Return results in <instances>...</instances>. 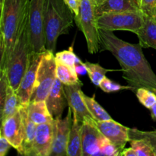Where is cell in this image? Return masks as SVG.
Instances as JSON below:
<instances>
[{
    "instance_id": "6da1fadb",
    "label": "cell",
    "mask_w": 156,
    "mask_h": 156,
    "mask_svg": "<svg viewBox=\"0 0 156 156\" xmlns=\"http://www.w3.org/2000/svg\"><path fill=\"white\" fill-rule=\"evenodd\" d=\"M101 50H108L117 59L123 78L133 91L140 88L156 89V75L140 44H130L117 37L114 31L99 29Z\"/></svg>"
},
{
    "instance_id": "7a4b0ae2",
    "label": "cell",
    "mask_w": 156,
    "mask_h": 156,
    "mask_svg": "<svg viewBox=\"0 0 156 156\" xmlns=\"http://www.w3.org/2000/svg\"><path fill=\"white\" fill-rule=\"evenodd\" d=\"M30 0H1L0 16V71L8 61L21 27L28 15Z\"/></svg>"
},
{
    "instance_id": "3957f363",
    "label": "cell",
    "mask_w": 156,
    "mask_h": 156,
    "mask_svg": "<svg viewBox=\"0 0 156 156\" xmlns=\"http://www.w3.org/2000/svg\"><path fill=\"white\" fill-rule=\"evenodd\" d=\"M74 22V14L64 0H47L44 15L46 50L55 53L59 37L68 34Z\"/></svg>"
},
{
    "instance_id": "277c9868",
    "label": "cell",
    "mask_w": 156,
    "mask_h": 156,
    "mask_svg": "<svg viewBox=\"0 0 156 156\" xmlns=\"http://www.w3.org/2000/svg\"><path fill=\"white\" fill-rule=\"evenodd\" d=\"M32 52L27 15L15 41L5 69L9 84L16 91L25 73L29 56Z\"/></svg>"
},
{
    "instance_id": "5b68a950",
    "label": "cell",
    "mask_w": 156,
    "mask_h": 156,
    "mask_svg": "<svg viewBox=\"0 0 156 156\" xmlns=\"http://www.w3.org/2000/svg\"><path fill=\"white\" fill-rule=\"evenodd\" d=\"M94 0H81L79 15L74 16L75 22L82 32L87 43L88 53H98L101 50L98 16Z\"/></svg>"
},
{
    "instance_id": "8992f818",
    "label": "cell",
    "mask_w": 156,
    "mask_h": 156,
    "mask_svg": "<svg viewBox=\"0 0 156 156\" xmlns=\"http://www.w3.org/2000/svg\"><path fill=\"white\" fill-rule=\"evenodd\" d=\"M56 79V62L55 53L46 50L38 68L36 81L30 102L45 101Z\"/></svg>"
},
{
    "instance_id": "52a82bcc",
    "label": "cell",
    "mask_w": 156,
    "mask_h": 156,
    "mask_svg": "<svg viewBox=\"0 0 156 156\" xmlns=\"http://www.w3.org/2000/svg\"><path fill=\"white\" fill-rule=\"evenodd\" d=\"M97 21L99 29L127 30L136 34L144 24L145 15L141 11L106 13L98 17Z\"/></svg>"
},
{
    "instance_id": "ba28073f",
    "label": "cell",
    "mask_w": 156,
    "mask_h": 156,
    "mask_svg": "<svg viewBox=\"0 0 156 156\" xmlns=\"http://www.w3.org/2000/svg\"><path fill=\"white\" fill-rule=\"evenodd\" d=\"M47 0H30L28 10L29 29L33 53L45 51L44 15Z\"/></svg>"
},
{
    "instance_id": "9c48e42d",
    "label": "cell",
    "mask_w": 156,
    "mask_h": 156,
    "mask_svg": "<svg viewBox=\"0 0 156 156\" xmlns=\"http://www.w3.org/2000/svg\"><path fill=\"white\" fill-rule=\"evenodd\" d=\"M44 52L38 53L32 52L29 56L27 69L16 91L22 106H27L29 105Z\"/></svg>"
},
{
    "instance_id": "30bf717a",
    "label": "cell",
    "mask_w": 156,
    "mask_h": 156,
    "mask_svg": "<svg viewBox=\"0 0 156 156\" xmlns=\"http://www.w3.org/2000/svg\"><path fill=\"white\" fill-rule=\"evenodd\" d=\"M73 122V113L69 107L65 118H55L54 138L50 156H67V146Z\"/></svg>"
},
{
    "instance_id": "8fae6325",
    "label": "cell",
    "mask_w": 156,
    "mask_h": 156,
    "mask_svg": "<svg viewBox=\"0 0 156 156\" xmlns=\"http://www.w3.org/2000/svg\"><path fill=\"white\" fill-rule=\"evenodd\" d=\"M0 135L5 137L12 147L19 152L24 137V117L21 105L13 115L2 121Z\"/></svg>"
},
{
    "instance_id": "7c38bea8",
    "label": "cell",
    "mask_w": 156,
    "mask_h": 156,
    "mask_svg": "<svg viewBox=\"0 0 156 156\" xmlns=\"http://www.w3.org/2000/svg\"><path fill=\"white\" fill-rule=\"evenodd\" d=\"M105 136L98 128L94 119L84 121L82 124V144L83 156L101 155L102 140Z\"/></svg>"
},
{
    "instance_id": "4fadbf2b",
    "label": "cell",
    "mask_w": 156,
    "mask_h": 156,
    "mask_svg": "<svg viewBox=\"0 0 156 156\" xmlns=\"http://www.w3.org/2000/svg\"><path fill=\"white\" fill-rule=\"evenodd\" d=\"M82 86V82L75 85H65V91L68 101V106L73 111V116L82 123L85 120L94 118L88 111L84 100V93L81 89Z\"/></svg>"
},
{
    "instance_id": "5bb4252c",
    "label": "cell",
    "mask_w": 156,
    "mask_h": 156,
    "mask_svg": "<svg viewBox=\"0 0 156 156\" xmlns=\"http://www.w3.org/2000/svg\"><path fill=\"white\" fill-rule=\"evenodd\" d=\"M54 121L37 125L31 156H50L54 138Z\"/></svg>"
},
{
    "instance_id": "9a60e30c",
    "label": "cell",
    "mask_w": 156,
    "mask_h": 156,
    "mask_svg": "<svg viewBox=\"0 0 156 156\" xmlns=\"http://www.w3.org/2000/svg\"><path fill=\"white\" fill-rule=\"evenodd\" d=\"M95 122L101 133L111 140L122 152L126 143L130 140L129 135V128L117 123L113 119Z\"/></svg>"
},
{
    "instance_id": "2e32d148",
    "label": "cell",
    "mask_w": 156,
    "mask_h": 156,
    "mask_svg": "<svg viewBox=\"0 0 156 156\" xmlns=\"http://www.w3.org/2000/svg\"><path fill=\"white\" fill-rule=\"evenodd\" d=\"M45 101L49 111L53 118L62 117L64 109L68 105V101L65 85L57 78Z\"/></svg>"
},
{
    "instance_id": "e0dca14e",
    "label": "cell",
    "mask_w": 156,
    "mask_h": 156,
    "mask_svg": "<svg viewBox=\"0 0 156 156\" xmlns=\"http://www.w3.org/2000/svg\"><path fill=\"white\" fill-rule=\"evenodd\" d=\"M95 9L98 17L106 13L141 11L140 0H102L96 4Z\"/></svg>"
},
{
    "instance_id": "ac0fdd59",
    "label": "cell",
    "mask_w": 156,
    "mask_h": 156,
    "mask_svg": "<svg viewBox=\"0 0 156 156\" xmlns=\"http://www.w3.org/2000/svg\"><path fill=\"white\" fill-rule=\"evenodd\" d=\"M136 35L143 48L156 50V20L145 15L144 24Z\"/></svg>"
},
{
    "instance_id": "d6986e66",
    "label": "cell",
    "mask_w": 156,
    "mask_h": 156,
    "mask_svg": "<svg viewBox=\"0 0 156 156\" xmlns=\"http://www.w3.org/2000/svg\"><path fill=\"white\" fill-rule=\"evenodd\" d=\"M27 106H22L21 105L24 117V137L21 150L19 151L18 153L22 155L31 156L35 133H36L37 125L29 119L28 115H27Z\"/></svg>"
},
{
    "instance_id": "ffe728a7",
    "label": "cell",
    "mask_w": 156,
    "mask_h": 156,
    "mask_svg": "<svg viewBox=\"0 0 156 156\" xmlns=\"http://www.w3.org/2000/svg\"><path fill=\"white\" fill-rule=\"evenodd\" d=\"M27 109L29 119L37 125L54 121L55 119L49 111L46 101L30 102L27 105Z\"/></svg>"
},
{
    "instance_id": "44dd1931",
    "label": "cell",
    "mask_w": 156,
    "mask_h": 156,
    "mask_svg": "<svg viewBox=\"0 0 156 156\" xmlns=\"http://www.w3.org/2000/svg\"><path fill=\"white\" fill-rule=\"evenodd\" d=\"M82 124L73 116V122L67 146V156H83L82 144Z\"/></svg>"
},
{
    "instance_id": "7402d4cb",
    "label": "cell",
    "mask_w": 156,
    "mask_h": 156,
    "mask_svg": "<svg viewBox=\"0 0 156 156\" xmlns=\"http://www.w3.org/2000/svg\"><path fill=\"white\" fill-rule=\"evenodd\" d=\"M21 105L16 91L12 88L10 84H9L6 89L4 101L0 106L2 121L13 115L16 111H18Z\"/></svg>"
},
{
    "instance_id": "603a6c76",
    "label": "cell",
    "mask_w": 156,
    "mask_h": 156,
    "mask_svg": "<svg viewBox=\"0 0 156 156\" xmlns=\"http://www.w3.org/2000/svg\"><path fill=\"white\" fill-rule=\"evenodd\" d=\"M56 59V58H55ZM56 78L64 85H71L80 82L78 72L62 62L56 61Z\"/></svg>"
},
{
    "instance_id": "cb8c5ba5",
    "label": "cell",
    "mask_w": 156,
    "mask_h": 156,
    "mask_svg": "<svg viewBox=\"0 0 156 156\" xmlns=\"http://www.w3.org/2000/svg\"><path fill=\"white\" fill-rule=\"evenodd\" d=\"M82 65L85 68V70L88 73L91 82L96 86H98L102 79L106 76V74L109 72L113 71H121V70L108 69L102 67L99 63H93L86 61L82 62Z\"/></svg>"
},
{
    "instance_id": "d4e9b609",
    "label": "cell",
    "mask_w": 156,
    "mask_h": 156,
    "mask_svg": "<svg viewBox=\"0 0 156 156\" xmlns=\"http://www.w3.org/2000/svg\"><path fill=\"white\" fill-rule=\"evenodd\" d=\"M84 100L87 105L88 111L92 115L95 121H104V120H112V117L110 114L104 109L103 107L95 100V95L89 97L83 94Z\"/></svg>"
},
{
    "instance_id": "484cf974",
    "label": "cell",
    "mask_w": 156,
    "mask_h": 156,
    "mask_svg": "<svg viewBox=\"0 0 156 156\" xmlns=\"http://www.w3.org/2000/svg\"><path fill=\"white\" fill-rule=\"evenodd\" d=\"M55 58L56 61L62 62L76 71H77L78 64H82V61L76 56V53L73 51V46L70 47L69 50H62V51L56 53L55 54Z\"/></svg>"
},
{
    "instance_id": "4316f807",
    "label": "cell",
    "mask_w": 156,
    "mask_h": 156,
    "mask_svg": "<svg viewBox=\"0 0 156 156\" xmlns=\"http://www.w3.org/2000/svg\"><path fill=\"white\" fill-rule=\"evenodd\" d=\"M130 147L136 152V156H155L152 146L146 140L141 139H134L129 141Z\"/></svg>"
},
{
    "instance_id": "83f0119b",
    "label": "cell",
    "mask_w": 156,
    "mask_h": 156,
    "mask_svg": "<svg viewBox=\"0 0 156 156\" xmlns=\"http://www.w3.org/2000/svg\"><path fill=\"white\" fill-rule=\"evenodd\" d=\"M139 101L147 109H150L156 104V94L152 90L147 88H140L136 91Z\"/></svg>"
},
{
    "instance_id": "f1b7e54d",
    "label": "cell",
    "mask_w": 156,
    "mask_h": 156,
    "mask_svg": "<svg viewBox=\"0 0 156 156\" xmlns=\"http://www.w3.org/2000/svg\"><path fill=\"white\" fill-rule=\"evenodd\" d=\"M129 139H141L146 140L149 143L154 150H156V130L153 131H142L137 129H129ZM129 140V141H130Z\"/></svg>"
},
{
    "instance_id": "f546056e",
    "label": "cell",
    "mask_w": 156,
    "mask_h": 156,
    "mask_svg": "<svg viewBox=\"0 0 156 156\" xmlns=\"http://www.w3.org/2000/svg\"><path fill=\"white\" fill-rule=\"evenodd\" d=\"M99 88L102 90L103 91L106 93H112V92H117V91H122V90H131L133 91V89L131 86L128 85H121L119 83L114 82V81L108 79L107 76H105L101 82H100L98 85Z\"/></svg>"
},
{
    "instance_id": "4dcf8cb0",
    "label": "cell",
    "mask_w": 156,
    "mask_h": 156,
    "mask_svg": "<svg viewBox=\"0 0 156 156\" xmlns=\"http://www.w3.org/2000/svg\"><path fill=\"white\" fill-rule=\"evenodd\" d=\"M101 155L105 156H118L120 155L121 151L117 146L114 144L107 137H105L102 140L101 146Z\"/></svg>"
},
{
    "instance_id": "1f68e13d",
    "label": "cell",
    "mask_w": 156,
    "mask_h": 156,
    "mask_svg": "<svg viewBox=\"0 0 156 156\" xmlns=\"http://www.w3.org/2000/svg\"><path fill=\"white\" fill-rule=\"evenodd\" d=\"M140 5L145 15L156 20V0H140Z\"/></svg>"
},
{
    "instance_id": "d6a6232c",
    "label": "cell",
    "mask_w": 156,
    "mask_h": 156,
    "mask_svg": "<svg viewBox=\"0 0 156 156\" xmlns=\"http://www.w3.org/2000/svg\"><path fill=\"white\" fill-rule=\"evenodd\" d=\"M11 147L12 146L9 140L2 135H0V156L5 155Z\"/></svg>"
},
{
    "instance_id": "836d02e7",
    "label": "cell",
    "mask_w": 156,
    "mask_h": 156,
    "mask_svg": "<svg viewBox=\"0 0 156 156\" xmlns=\"http://www.w3.org/2000/svg\"><path fill=\"white\" fill-rule=\"evenodd\" d=\"M64 2L71 9L73 13L74 14V16H77L79 15L81 0H64Z\"/></svg>"
},
{
    "instance_id": "e575fe53",
    "label": "cell",
    "mask_w": 156,
    "mask_h": 156,
    "mask_svg": "<svg viewBox=\"0 0 156 156\" xmlns=\"http://www.w3.org/2000/svg\"><path fill=\"white\" fill-rule=\"evenodd\" d=\"M121 156H136V152L132 147L128 148V149H123V151L120 152Z\"/></svg>"
},
{
    "instance_id": "d590c367",
    "label": "cell",
    "mask_w": 156,
    "mask_h": 156,
    "mask_svg": "<svg viewBox=\"0 0 156 156\" xmlns=\"http://www.w3.org/2000/svg\"><path fill=\"white\" fill-rule=\"evenodd\" d=\"M149 110L151 112V117L154 121H156V104H155Z\"/></svg>"
},
{
    "instance_id": "8d00e7d4",
    "label": "cell",
    "mask_w": 156,
    "mask_h": 156,
    "mask_svg": "<svg viewBox=\"0 0 156 156\" xmlns=\"http://www.w3.org/2000/svg\"><path fill=\"white\" fill-rule=\"evenodd\" d=\"M94 1H95V2H96V4H97V3H98V2H100L101 1H102V0H94Z\"/></svg>"
},
{
    "instance_id": "74e56055",
    "label": "cell",
    "mask_w": 156,
    "mask_h": 156,
    "mask_svg": "<svg viewBox=\"0 0 156 156\" xmlns=\"http://www.w3.org/2000/svg\"><path fill=\"white\" fill-rule=\"evenodd\" d=\"M152 91H153L154 92H155V94H156V89H154V90H152Z\"/></svg>"
},
{
    "instance_id": "f35d334b",
    "label": "cell",
    "mask_w": 156,
    "mask_h": 156,
    "mask_svg": "<svg viewBox=\"0 0 156 156\" xmlns=\"http://www.w3.org/2000/svg\"><path fill=\"white\" fill-rule=\"evenodd\" d=\"M154 152H155V156H156V150H154Z\"/></svg>"
}]
</instances>
